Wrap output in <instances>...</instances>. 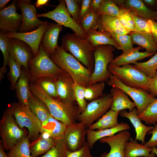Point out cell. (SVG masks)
I'll return each mask as SVG.
<instances>
[{"label":"cell","mask_w":157,"mask_h":157,"mask_svg":"<svg viewBox=\"0 0 157 157\" xmlns=\"http://www.w3.org/2000/svg\"><path fill=\"white\" fill-rule=\"evenodd\" d=\"M29 89L33 95L44 102L54 118L66 126L76 122L79 112L74 104H65L49 97L35 82H30Z\"/></svg>","instance_id":"6da1fadb"},{"label":"cell","mask_w":157,"mask_h":157,"mask_svg":"<svg viewBox=\"0 0 157 157\" xmlns=\"http://www.w3.org/2000/svg\"><path fill=\"white\" fill-rule=\"evenodd\" d=\"M54 63L72 77L78 84L86 87L89 85L93 71L86 68L61 46L50 55Z\"/></svg>","instance_id":"7a4b0ae2"},{"label":"cell","mask_w":157,"mask_h":157,"mask_svg":"<svg viewBox=\"0 0 157 157\" xmlns=\"http://www.w3.org/2000/svg\"><path fill=\"white\" fill-rule=\"evenodd\" d=\"M62 46L86 68L93 72L94 65V51L95 47L86 39L74 33H67L61 39Z\"/></svg>","instance_id":"3957f363"},{"label":"cell","mask_w":157,"mask_h":157,"mask_svg":"<svg viewBox=\"0 0 157 157\" xmlns=\"http://www.w3.org/2000/svg\"><path fill=\"white\" fill-rule=\"evenodd\" d=\"M5 111L13 116L20 128H27L29 140L33 142L39 138L41 131L42 122L28 107L19 102H14L10 104Z\"/></svg>","instance_id":"277c9868"},{"label":"cell","mask_w":157,"mask_h":157,"mask_svg":"<svg viewBox=\"0 0 157 157\" xmlns=\"http://www.w3.org/2000/svg\"><path fill=\"white\" fill-rule=\"evenodd\" d=\"M108 71L115 76L121 82L127 86L137 88L150 93L151 79L134 65L126 64L117 67L109 64Z\"/></svg>","instance_id":"5b68a950"},{"label":"cell","mask_w":157,"mask_h":157,"mask_svg":"<svg viewBox=\"0 0 157 157\" xmlns=\"http://www.w3.org/2000/svg\"><path fill=\"white\" fill-rule=\"evenodd\" d=\"M28 66L30 82H35L42 77H53L64 71L51 60L43 49L41 43L38 54L29 59Z\"/></svg>","instance_id":"8992f818"},{"label":"cell","mask_w":157,"mask_h":157,"mask_svg":"<svg viewBox=\"0 0 157 157\" xmlns=\"http://www.w3.org/2000/svg\"><path fill=\"white\" fill-rule=\"evenodd\" d=\"M115 51L110 45H102L95 47L94 51V65L89 85L98 82L108 81L111 73L107 67L114 58L113 52Z\"/></svg>","instance_id":"52a82bcc"},{"label":"cell","mask_w":157,"mask_h":157,"mask_svg":"<svg viewBox=\"0 0 157 157\" xmlns=\"http://www.w3.org/2000/svg\"><path fill=\"white\" fill-rule=\"evenodd\" d=\"M0 132L3 148L10 150L28 136L25 128H20L13 116L5 111L0 121Z\"/></svg>","instance_id":"ba28073f"},{"label":"cell","mask_w":157,"mask_h":157,"mask_svg":"<svg viewBox=\"0 0 157 157\" xmlns=\"http://www.w3.org/2000/svg\"><path fill=\"white\" fill-rule=\"evenodd\" d=\"M112 101L111 93L103 94L99 98L87 104L85 110L79 113L77 119L88 128L95 121L101 117L110 108Z\"/></svg>","instance_id":"9c48e42d"},{"label":"cell","mask_w":157,"mask_h":157,"mask_svg":"<svg viewBox=\"0 0 157 157\" xmlns=\"http://www.w3.org/2000/svg\"><path fill=\"white\" fill-rule=\"evenodd\" d=\"M59 1V4L53 10L46 13H37V17H47L52 19L61 25L71 28L80 38L86 39L87 33L81 25L75 22L68 13L65 0Z\"/></svg>","instance_id":"30bf717a"},{"label":"cell","mask_w":157,"mask_h":157,"mask_svg":"<svg viewBox=\"0 0 157 157\" xmlns=\"http://www.w3.org/2000/svg\"><path fill=\"white\" fill-rule=\"evenodd\" d=\"M107 83L112 87L120 89L133 99L138 115L142 113L150 103L157 99L148 92L126 86L112 74H111Z\"/></svg>","instance_id":"8fae6325"},{"label":"cell","mask_w":157,"mask_h":157,"mask_svg":"<svg viewBox=\"0 0 157 157\" xmlns=\"http://www.w3.org/2000/svg\"><path fill=\"white\" fill-rule=\"evenodd\" d=\"M31 3L30 0H17V5L21 10L22 18L21 27L19 32L32 31L46 22L38 19L36 8Z\"/></svg>","instance_id":"7c38bea8"},{"label":"cell","mask_w":157,"mask_h":157,"mask_svg":"<svg viewBox=\"0 0 157 157\" xmlns=\"http://www.w3.org/2000/svg\"><path fill=\"white\" fill-rule=\"evenodd\" d=\"M8 47L10 54L16 62L28 71L29 60L34 57L30 46L19 39L8 38Z\"/></svg>","instance_id":"4fadbf2b"},{"label":"cell","mask_w":157,"mask_h":157,"mask_svg":"<svg viewBox=\"0 0 157 157\" xmlns=\"http://www.w3.org/2000/svg\"><path fill=\"white\" fill-rule=\"evenodd\" d=\"M86 128L85 124L81 122L66 126L64 138L69 151H75L82 147L86 142Z\"/></svg>","instance_id":"5bb4252c"},{"label":"cell","mask_w":157,"mask_h":157,"mask_svg":"<svg viewBox=\"0 0 157 157\" xmlns=\"http://www.w3.org/2000/svg\"><path fill=\"white\" fill-rule=\"evenodd\" d=\"M14 0L7 7L0 10V29L7 32H19L22 26L21 14L16 11V3Z\"/></svg>","instance_id":"9a60e30c"},{"label":"cell","mask_w":157,"mask_h":157,"mask_svg":"<svg viewBox=\"0 0 157 157\" xmlns=\"http://www.w3.org/2000/svg\"><path fill=\"white\" fill-rule=\"evenodd\" d=\"M58 95V99L67 104L74 105L76 101L72 85L74 81L63 71L53 77Z\"/></svg>","instance_id":"2e32d148"},{"label":"cell","mask_w":157,"mask_h":157,"mask_svg":"<svg viewBox=\"0 0 157 157\" xmlns=\"http://www.w3.org/2000/svg\"><path fill=\"white\" fill-rule=\"evenodd\" d=\"M130 138V132L128 130H125L113 135L100 139L101 142L107 143L110 147L109 152L104 153L100 157H125V145Z\"/></svg>","instance_id":"e0dca14e"},{"label":"cell","mask_w":157,"mask_h":157,"mask_svg":"<svg viewBox=\"0 0 157 157\" xmlns=\"http://www.w3.org/2000/svg\"><path fill=\"white\" fill-rule=\"evenodd\" d=\"M49 23H46L39 26L35 29L24 33L7 32L8 38L21 40L28 44L32 49L34 56L38 53L41 40L44 32L49 26Z\"/></svg>","instance_id":"ac0fdd59"},{"label":"cell","mask_w":157,"mask_h":157,"mask_svg":"<svg viewBox=\"0 0 157 157\" xmlns=\"http://www.w3.org/2000/svg\"><path fill=\"white\" fill-rule=\"evenodd\" d=\"M120 8L127 10L149 20H154L157 17V11L149 9L142 0H113Z\"/></svg>","instance_id":"d6986e66"},{"label":"cell","mask_w":157,"mask_h":157,"mask_svg":"<svg viewBox=\"0 0 157 157\" xmlns=\"http://www.w3.org/2000/svg\"><path fill=\"white\" fill-rule=\"evenodd\" d=\"M63 26L57 23H49L44 32L41 43L43 49L49 56L53 53L58 46V41Z\"/></svg>","instance_id":"ffe728a7"},{"label":"cell","mask_w":157,"mask_h":157,"mask_svg":"<svg viewBox=\"0 0 157 157\" xmlns=\"http://www.w3.org/2000/svg\"><path fill=\"white\" fill-rule=\"evenodd\" d=\"M143 48L139 46L125 52H122L120 55L116 57L111 61L110 64L117 67L133 63L138 60L151 57L156 53H150L147 51L141 52L139 50Z\"/></svg>","instance_id":"44dd1931"},{"label":"cell","mask_w":157,"mask_h":157,"mask_svg":"<svg viewBox=\"0 0 157 157\" xmlns=\"http://www.w3.org/2000/svg\"><path fill=\"white\" fill-rule=\"evenodd\" d=\"M120 115L129 119L134 126L136 132L135 139L140 141L142 144H145V138L147 133L151 131L154 126H146L143 124L138 117L136 108H134L131 111L127 112L125 110L121 111Z\"/></svg>","instance_id":"7402d4cb"},{"label":"cell","mask_w":157,"mask_h":157,"mask_svg":"<svg viewBox=\"0 0 157 157\" xmlns=\"http://www.w3.org/2000/svg\"><path fill=\"white\" fill-rule=\"evenodd\" d=\"M98 31L119 35L130 33L121 24L117 18L107 15H100L97 20Z\"/></svg>","instance_id":"603a6c76"},{"label":"cell","mask_w":157,"mask_h":157,"mask_svg":"<svg viewBox=\"0 0 157 157\" xmlns=\"http://www.w3.org/2000/svg\"><path fill=\"white\" fill-rule=\"evenodd\" d=\"M130 127L126 123L121 122L116 126L111 128L95 131L87 129V142L90 149L92 148L95 143L98 140L103 138L112 136L119 132L128 130Z\"/></svg>","instance_id":"cb8c5ba5"},{"label":"cell","mask_w":157,"mask_h":157,"mask_svg":"<svg viewBox=\"0 0 157 157\" xmlns=\"http://www.w3.org/2000/svg\"><path fill=\"white\" fill-rule=\"evenodd\" d=\"M110 92L112 98L111 110L120 112L128 109L130 111L136 106L134 102L129 99L128 95L120 89L112 87Z\"/></svg>","instance_id":"d4e9b609"},{"label":"cell","mask_w":157,"mask_h":157,"mask_svg":"<svg viewBox=\"0 0 157 157\" xmlns=\"http://www.w3.org/2000/svg\"><path fill=\"white\" fill-rule=\"evenodd\" d=\"M57 140L46 133H41L39 138L31 143V155L32 157H37L46 153L56 145Z\"/></svg>","instance_id":"484cf974"},{"label":"cell","mask_w":157,"mask_h":157,"mask_svg":"<svg viewBox=\"0 0 157 157\" xmlns=\"http://www.w3.org/2000/svg\"><path fill=\"white\" fill-rule=\"evenodd\" d=\"M66 126L51 115L42 123L40 133H47L56 140L62 138Z\"/></svg>","instance_id":"4316f807"},{"label":"cell","mask_w":157,"mask_h":157,"mask_svg":"<svg viewBox=\"0 0 157 157\" xmlns=\"http://www.w3.org/2000/svg\"><path fill=\"white\" fill-rule=\"evenodd\" d=\"M29 75L28 70L22 67V73L15 87L16 95L19 102L28 107V101L30 91Z\"/></svg>","instance_id":"83f0119b"},{"label":"cell","mask_w":157,"mask_h":157,"mask_svg":"<svg viewBox=\"0 0 157 157\" xmlns=\"http://www.w3.org/2000/svg\"><path fill=\"white\" fill-rule=\"evenodd\" d=\"M86 33L87 37L86 39L95 47L100 45H110L117 49H121L120 46L111 37L110 32L90 29Z\"/></svg>","instance_id":"f1b7e54d"},{"label":"cell","mask_w":157,"mask_h":157,"mask_svg":"<svg viewBox=\"0 0 157 157\" xmlns=\"http://www.w3.org/2000/svg\"><path fill=\"white\" fill-rule=\"evenodd\" d=\"M130 34L133 44H137L150 53H156L157 46L151 33L133 32Z\"/></svg>","instance_id":"f546056e"},{"label":"cell","mask_w":157,"mask_h":157,"mask_svg":"<svg viewBox=\"0 0 157 157\" xmlns=\"http://www.w3.org/2000/svg\"><path fill=\"white\" fill-rule=\"evenodd\" d=\"M28 107L41 121L42 123L51 116L44 102L35 96L30 90L28 101Z\"/></svg>","instance_id":"4dcf8cb0"},{"label":"cell","mask_w":157,"mask_h":157,"mask_svg":"<svg viewBox=\"0 0 157 157\" xmlns=\"http://www.w3.org/2000/svg\"><path fill=\"white\" fill-rule=\"evenodd\" d=\"M125 145V157H147L152 151V148L147 147L144 144L138 143L135 139L131 137Z\"/></svg>","instance_id":"1f68e13d"},{"label":"cell","mask_w":157,"mask_h":157,"mask_svg":"<svg viewBox=\"0 0 157 157\" xmlns=\"http://www.w3.org/2000/svg\"><path fill=\"white\" fill-rule=\"evenodd\" d=\"M120 112L109 110L96 122L89 126L88 129L98 130L116 126L119 124L117 117Z\"/></svg>","instance_id":"d6a6232c"},{"label":"cell","mask_w":157,"mask_h":157,"mask_svg":"<svg viewBox=\"0 0 157 157\" xmlns=\"http://www.w3.org/2000/svg\"><path fill=\"white\" fill-rule=\"evenodd\" d=\"M30 144L27 136L10 149L6 154L8 157H32L31 154Z\"/></svg>","instance_id":"836d02e7"},{"label":"cell","mask_w":157,"mask_h":157,"mask_svg":"<svg viewBox=\"0 0 157 157\" xmlns=\"http://www.w3.org/2000/svg\"><path fill=\"white\" fill-rule=\"evenodd\" d=\"M138 117L146 124L154 125L157 123V99L150 103Z\"/></svg>","instance_id":"e575fe53"},{"label":"cell","mask_w":157,"mask_h":157,"mask_svg":"<svg viewBox=\"0 0 157 157\" xmlns=\"http://www.w3.org/2000/svg\"><path fill=\"white\" fill-rule=\"evenodd\" d=\"M53 77H47L40 78L35 83L48 95L53 99H58L57 91Z\"/></svg>","instance_id":"d590c367"},{"label":"cell","mask_w":157,"mask_h":157,"mask_svg":"<svg viewBox=\"0 0 157 157\" xmlns=\"http://www.w3.org/2000/svg\"><path fill=\"white\" fill-rule=\"evenodd\" d=\"M133 64L135 68L143 72L151 79L157 70V53L147 61L144 62H136Z\"/></svg>","instance_id":"8d00e7d4"},{"label":"cell","mask_w":157,"mask_h":157,"mask_svg":"<svg viewBox=\"0 0 157 157\" xmlns=\"http://www.w3.org/2000/svg\"><path fill=\"white\" fill-rule=\"evenodd\" d=\"M8 65L9 68L8 76L10 83V88L13 90L15 89L17 82L21 76L22 67L16 62L10 54Z\"/></svg>","instance_id":"74e56055"},{"label":"cell","mask_w":157,"mask_h":157,"mask_svg":"<svg viewBox=\"0 0 157 157\" xmlns=\"http://www.w3.org/2000/svg\"><path fill=\"white\" fill-rule=\"evenodd\" d=\"M125 11V10L119 8L113 0H104L97 14L117 17Z\"/></svg>","instance_id":"f35d334b"},{"label":"cell","mask_w":157,"mask_h":157,"mask_svg":"<svg viewBox=\"0 0 157 157\" xmlns=\"http://www.w3.org/2000/svg\"><path fill=\"white\" fill-rule=\"evenodd\" d=\"M8 37L6 33L1 30L0 32V49L3 58V65L0 69V80L3 77L4 74L7 70V66L8 65L10 53L8 47Z\"/></svg>","instance_id":"ab89813d"},{"label":"cell","mask_w":157,"mask_h":157,"mask_svg":"<svg viewBox=\"0 0 157 157\" xmlns=\"http://www.w3.org/2000/svg\"><path fill=\"white\" fill-rule=\"evenodd\" d=\"M72 87L75 99L78 105L79 113H81L85 110L88 104L85 97V87L74 81Z\"/></svg>","instance_id":"60d3db41"},{"label":"cell","mask_w":157,"mask_h":157,"mask_svg":"<svg viewBox=\"0 0 157 157\" xmlns=\"http://www.w3.org/2000/svg\"><path fill=\"white\" fill-rule=\"evenodd\" d=\"M68 150L64 138L57 139L56 145L41 157H67Z\"/></svg>","instance_id":"b9f144b4"},{"label":"cell","mask_w":157,"mask_h":157,"mask_svg":"<svg viewBox=\"0 0 157 157\" xmlns=\"http://www.w3.org/2000/svg\"><path fill=\"white\" fill-rule=\"evenodd\" d=\"M105 84L104 82L89 85L85 88V97L87 101H91L101 97L103 94Z\"/></svg>","instance_id":"7bdbcfd3"},{"label":"cell","mask_w":157,"mask_h":157,"mask_svg":"<svg viewBox=\"0 0 157 157\" xmlns=\"http://www.w3.org/2000/svg\"><path fill=\"white\" fill-rule=\"evenodd\" d=\"M99 16V15L91 10L83 18L79 24L86 33L90 29L97 30L98 29L97 22Z\"/></svg>","instance_id":"ee69618b"},{"label":"cell","mask_w":157,"mask_h":157,"mask_svg":"<svg viewBox=\"0 0 157 157\" xmlns=\"http://www.w3.org/2000/svg\"><path fill=\"white\" fill-rule=\"evenodd\" d=\"M110 33L114 40L121 47L122 52L127 51L133 48L130 35L128 34L119 35Z\"/></svg>","instance_id":"f6af8a7d"},{"label":"cell","mask_w":157,"mask_h":157,"mask_svg":"<svg viewBox=\"0 0 157 157\" xmlns=\"http://www.w3.org/2000/svg\"><path fill=\"white\" fill-rule=\"evenodd\" d=\"M66 9L69 15L77 23L81 11V2L82 1L78 0H65Z\"/></svg>","instance_id":"bcb514c9"},{"label":"cell","mask_w":157,"mask_h":157,"mask_svg":"<svg viewBox=\"0 0 157 157\" xmlns=\"http://www.w3.org/2000/svg\"><path fill=\"white\" fill-rule=\"evenodd\" d=\"M117 18L119 19L122 26L129 32L130 33L135 31V25L132 14L127 10H125V11L124 13Z\"/></svg>","instance_id":"7dc6e473"},{"label":"cell","mask_w":157,"mask_h":157,"mask_svg":"<svg viewBox=\"0 0 157 157\" xmlns=\"http://www.w3.org/2000/svg\"><path fill=\"white\" fill-rule=\"evenodd\" d=\"M131 14L135 25V32L151 33L150 27L148 20L137 15Z\"/></svg>","instance_id":"c3c4849f"},{"label":"cell","mask_w":157,"mask_h":157,"mask_svg":"<svg viewBox=\"0 0 157 157\" xmlns=\"http://www.w3.org/2000/svg\"><path fill=\"white\" fill-rule=\"evenodd\" d=\"M90 147L86 141L82 147L79 149L74 151H71L68 150L67 157H93L91 155Z\"/></svg>","instance_id":"681fc988"},{"label":"cell","mask_w":157,"mask_h":157,"mask_svg":"<svg viewBox=\"0 0 157 157\" xmlns=\"http://www.w3.org/2000/svg\"><path fill=\"white\" fill-rule=\"evenodd\" d=\"M91 1L92 0H82L81 11L77 22L78 24H79L83 18L91 11L90 3Z\"/></svg>","instance_id":"f907efd6"},{"label":"cell","mask_w":157,"mask_h":157,"mask_svg":"<svg viewBox=\"0 0 157 157\" xmlns=\"http://www.w3.org/2000/svg\"><path fill=\"white\" fill-rule=\"evenodd\" d=\"M151 134V138L144 144L148 147L152 148L157 147V123L154 125L153 129L147 133L148 135Z\"/></svg>","instance_id":"816d5d0a"},{"label":"cell","mask_w":157,"mask_h":157,"mask_svg":"<svg viewBox=\"0 0 157 157\" xmlns=\"http://www.w3.org/2000/svg\"><path fill=\"white\" fill-rule=\"evenodd\" d=\"M150 93L153 96L157 97V70L151 79L149 84Z\"/></svg>","instance_id":"f5cc1de1"},{"label":"cell","mask_w":157,"mask_h":157,"mask_svg":"<svg viewBox=\"0 0 157 157\" xmlns=\"http://www.w3.org/2000/svg\"><path fill=\"white\" fill-rule=\"evenodd\" d=\"M150 27L151 33L157 46V22L154 20H149Z\"/></svg>","instance_id":"db71d44e"},{"label":"cell","mask_w":157,"mask_h":157,"mask_svg":"<svg viewBox=\"0 0 157 157\" xmlns=\"http://www.w3.org/2000/svg\"><path fill=\"white\" fill-rule=\"evenodd\" d=\"M103 1L104 0H92L90 3L91 10L97 13Z\"/></svg>","instance_id":"11a10c76"},{"label":"cell","mask_w":157,"mask_h":157,"mask_svg":"<svg viewBox=\"0 0 157 157\" xmlns=\"http://www.w3.org/2000/svg\"><path fill=\"white\" fill-rule=\"evenodd\" d=\"M144 3L146 5L151 6H154L157 3V0H142Z\"/></svg>","instance_id":"9f6ffc18"},{"label":"cell","mask_w":157,"mask_h":157,"mask_svg":"<svg viewBox=\"0 0 157 157\" xmlns=\"http://www.w3.org/2000/svg\"><path fill=\"white\" fill-rule=\"evenodd\" d=\"M0 157H8L4 151L1 140H0Z\"/></svg>","instance_id":"6f0895ef"},{"label":"cell","mask_w":157,"mask_h":157,"mask_svg":"<svg viewBox=\"0 0 157 157\" xmlns=\"http://www.w3.org/2000/svg\"><path fill=\"white\" fill-rule=\"evenodd\" d=\"M10 0H0V10L4 8L6 4L10 1Z\"/></svg>","instance_id":"680465c9"},{"label":"cell","mask_w":157,"mask_h":157,"mask_svg":"<svg viewBox=\"0 0 157 157\" xmlns=\"http://www.w3.org/2000/svg\"><path fill=\"white\" fill-rule=\"evenodd\" d=\"M49 0H38L36 2L35 6L37 7H39L41 5L46 4Z\"/></svg>","instance_id":"91938a15"},{"label":"cell","mask_w":157,"mask_h":157,"mask_svg":"<svg viewBox=\"0 0 157 157\" xmlns=\"http://www.w3.org/2000/svg\"><path fill=\"white\" fill-rule=\"evenodd\" d=\"M156 156V155L152 151L150 153L149 156L147 157H155Z\"/></svg>","instance_id":"94428289"},{"label":"cell","mask_w":157,"mask_h":157,"mask_svg":"<svg viewBox=\"0 0 157 157\" xmlns=\"http://www.w3.org/2000/svg\"><path fill=\"white\" fill-rule=\"evenodd\" d=\"M155 153L156 154V155H157V150H156V151H155Z\"/></svg>","instance_id":"6125c7cd"},{"label":"cell","mask_w":157,"mask_h":157,"mask_svg":"<svg viewBox=\"0 0 157 157\" xmlns=\"http://www.w3.org/2000/svg\"><path fill=\"white\" fill-rule=\"evenodd\" d=\"M157 17L155 19V20H157Z\"/></svg>","instance_id":"be15d7a7"}]
</instances>
